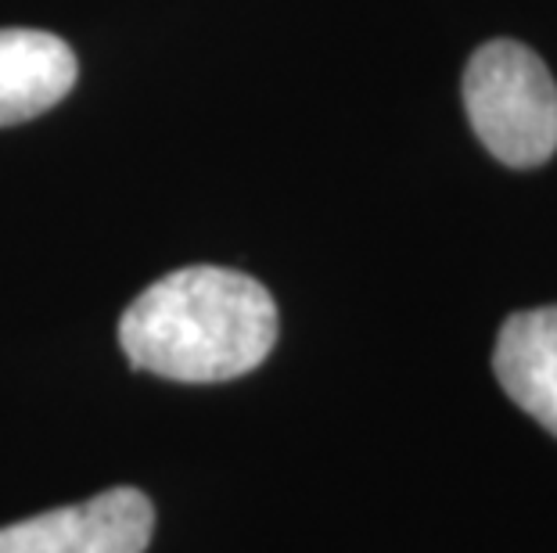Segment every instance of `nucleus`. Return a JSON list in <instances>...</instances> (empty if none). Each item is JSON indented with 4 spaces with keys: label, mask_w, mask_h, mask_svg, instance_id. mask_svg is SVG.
<instances>
[{
    "label": "nucleus",
    "mask_w": 557,
    "mask_h": 553,
    "mask_svg": "<svg viewBox=\"0 0 557 553\" xmlns=\"http://www.w3.org/2000/svg\"><path fill=\"white\" fill-rule=\"evenodd\" d=\"M277 341V305L256 277L227 266H184L129 302L120 345L129 367L184 385L234 381Z\"/></svg>",
    "instance_id": "nucleus-1"
},
{
    "label": "nucleus",
    "mask_w": 557,
    "mask_h": 553,
    "mask_svg": "<svg viewBox=\"0 0 557 553\" xmlns=\"http://www.w3.org/2000/svg\"><path fill=\"white\" fill-rule=\"evenodd\" d=\"M460 93L475 137L504 166L532 169L557 151V84L532 47L482 43L465 68Z\"/></svg>",
    "instance_id": "nucleus-2"
},
{
    "label": "nucleus",
    "mask_w": 557,
    "mask_h": 553,
    "mask_svg": "<svg viewBox=\"0 0 557 553\" xmlns=\"http://www.w3.org/2000/svg\"><path fill=\"white\" fill-rule=\"evenodd\" d=\"M151 532V500L123 486L0 528V553H145Z\"/></svg>",
    "instance_id": "nucleus-3"
},
{
    "label": "nucleus",
    "mask_w": 557,
    "mask_h": 553,
    "mask_svg": "<svg viewBox=\"0 0 557 553\" xmlns=\"http://www.w3.org/2000/svg\"><path fill=\"white\" fill-rule=\"evenodd\" d=\"M493 370L515 406L557 435V305L507 316L493 349Z\"/></svg>",
    "instance_id": "nucleus-4"
},
{
    "label": "nucleus",
    "mask_w": 557,
    "mask_h": 553,
    "mask_svg": "<svg viewBox=\"0 0 557 553\" xmlns=\"http://www.w3.org/2000/svg\"><path fill=\"white\" fill-rule=\"evenodd\" d=\"M76 84V54L44 29H0V126L37 120Z\"/></svg>",
    "instance_id": "nucleus-5"
}]
</instances>
